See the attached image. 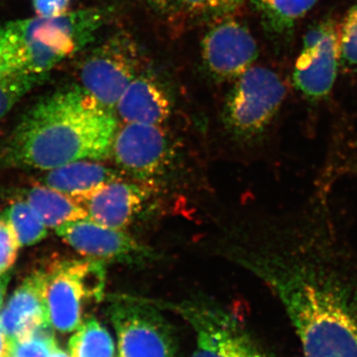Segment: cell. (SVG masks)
<instances>
[{
  "label": "cell",
  "instance_id": "obj_1",
  "mask_svg": "<svg viewBox=\"0 0 357 357\" xmlns=\"http://www.w3.org/2000/svg\"><path fill=\"white\" fill-rule=\"evenodd\" d=\"M278 296L304 357H357V289L314 263L280 256L239 258Z\"/></svg>",
  "mask_w": 357,
  "mask_h": 357
},
{
  "label": "cell",
  "instance_id": "obj_2",
  "mask_svg": "<svg viewBox=\"0 0 357 357\" xmlns=\"http://www.w3.org/2000/svg\"><path fill=\"white\" fill-rule=\"evenodd\" d=\"M116 130L112 110L81 86L62 89L26 112L0 158L6 165L46 171L79 160L107 159Z\"/></svg>",
  "mask_w": 357,
  "mask_h": 357
},
{
  "label": "cell",
  "instance_id": "obj_3",
  "mask_svg": "<svg viewBox=\"0 0 357 357\" xmlns=\"http://www.w3.org/2000/svg\"><path fill=\"white\" fill-rule=\"evenodd\" d=\"M105 20V11L89 8L11 21L0 26V56L18 72L48 75L95 40Z\"/></svg>",
  "mask_w": 357,
  "mask_h": 357
},
{
  "label": "cell",
  "instance_id": "obj_4",
  "mask_svg": "<svg viewBox=\"0 0 357 357\" xmlns=\"http://www.w3.org/2000/svg\"><path fill=\"white\" fill-rule=\"evenodd\" d=\"M47 316L54 330L75 332L82 325L84 302L102 299L105 264L100 260H64L44 270Z\"/></svg>",
  "mask_w": 357,
  "mask_h": 357
},
{
  "label": "cell",
  "instance_id": "obj_5",
  "mask_svg": "<svg viewBox=\"0 0 357 357\" xmlns=\"http://www.w3.org/2000/svg\"><path fill=\"white\" fill-rule=\"evenodd\" d=\"M286 95L287 88L277 73L252 66L230 89L222 109L223 123L238 139H253L273 121Z\"/></svg>",
  "mask_w": 357,
  "mask_h": 357
},
{
  "label": "cell",
  "instance_id": "obj_6",
  "mask_svg": "<svg viewBox=\"0 0 357 357\" xmlns=\"http://www.w3.org/2000/svg\"><path fill=\"white\" fill-rule=\"evenodd\" d=\"M139 68L137 44L128 33H117L84 59L79 67V86L112 110L129 84L139 75Z\"/></svg>",
  "mask_w": 357,
  "mask_h": 357
},
{
  "label": "cell",
  "instance_id": "obj_7",
  "mask_svg": "<svg viewBox=\"0 0 357 357\" xmlns=\"http://www.w3.org/2000/svg\"><path fill=\"white\" fill-rule=\"evenodd\" d=\"M340 68V24L324 17L310 26L293 72L295 88L312 102L325 100Z\"/></svg>",
  "mask_w": 357,
  "mask_h": 357
},
{
  "label": "cell",
  "instance_id": "obj_8",
  "mask_svg": "<svg viewBox=\"0 0 357 357\" xmlns=\"http://www.w3.org/2000/svg\"><path fill=\"white\" fill-rule=\"evenodd\" d=\"M119 340V357H174L170 326L153 307L135 301H119L109 307Z\"/></svg>",
  "mask_w": 357,
  "mask_h": 357
},
{
  "label": "cell",
  "instance_id": "obj_9",
  "mask_svg": "<svg viewBox=\"0 0 357 357\" xmlns=\"http://www.w3.org/2000/svg\"><path fill=\"white\" fill-rule=\"evenodd\" d=\"M172 143L159 124L126 123L115 132L112 157L123 172L142 182L166 172L173 160Z\"/></svg>",
  "mask_w": 357,
  "mask_h": 357
},
{
  "label": "cell",
  "instance_id": "obj_10",
  "mask_svg": "<svg viewBox=\"0 0 357 357\" xmlns=\"http://www.w3.org/2000/svg\"><path fill=\"white\" fill-rule=\"evenodd\" d=\"M178 310L196 332L192 357H266L229 312L195 304H183Z\"/></svg>",
  "mask_w": 357,
  "mask_h": 357
},
{
  "label": "cell",
  "instance_id": "obj_11",
  "mask_svg": "<svg viewBox=\"0 0 357 357\" xmlns=\"http://www.w3.org/2000/svg\"><path fill=\"white\" fill-rule=\"evenodd\" d=\"M56 231L70 248L91 259L143 264L156 256L152 248L123 230L105 227L89 218L65 223Z\"/></svg>",
  "mask_w": 357,
  "mask_h": 357
},
{
  "label": "cell",
  "instance_id": "obj_12",
  "mask_svg": "<svg viewBox=\"0 0 357 357\" xmlns=\"http://www.w3.org/2000/svg\"><path fill=\"white\" fill-rule=\"evenodd\" d=\"M202 57L208 74L218 81H236L258 57V46L248 26L223 18L211 26L202 41Z\"/></svg>",
  "mask_w": 357,
  "mask_h": 357
},
{
  "label": "cell",
  "instance_id": "obj_13",
  "mask_svg": "<svg viewBox=\"0 0 357 357\" xmlns=\"http://www.w3.org/2000/svg\"><path fill=\"white\" fill-rule=\"evenodd\" d=\"M151 190L143 184L115 178L83 198L76 199L93 222L126 229L141 215Z\"/></svg>",
  "mask_w": 357,
  "mask_h": 357
},
{
  "label": "cell",
  "instance_id": "obj_14",
  "mask_svg": "<svg viewBox=\"0 0 357 357\" xmlns=\"http://www.w3.org/2000/svg\"><path fill=\"white\" fill-rule=\"evenodd\" d=\"M44 270L33 272L14 291L0 311V331L11 340L29 335L49 323L44 297Z\"/></svg>",
  "mask_w": 357,
  "mask_h": 357
},
{
  "label": "cell",
  "instance_id": "obj_15",
  "mask_svg": "<svg viewBox=\"0 0 357 357\" xmlns=\"http://www.w3.org/2000/svg\"><path fill=\"white\" fill-rule=\"evenodd\" d=\"M119 117L126 123L159 124L172 114V100L153 77L138 75L116 103Z\"/></svg>",
  "mask_w": 357,
  "mask_h": 357
},
{
  "label": "cell",
  "instance_id": "obj_16",
  "mask_svg": "<svg viewBox=\"0 0 357 357\" xmlns=\"http://www.w3.org/2000/svg\"><path fill=\"white\" fill-rule=\"evenodd\" d=\"M112 169L93 162L79 160L48 170L43 183L47 187L74 199L83 198L119 178Z\"/></svg>",
  "mask_w": 357,
  "mask_h": 357
},
{
  "label": "cell",
  "instance_id": "obj_17",
  "mask_svg": "<svg viewBox=\"0 0 357 357\" xmlns=\"http://www.w3.org/2000/svg\"><path fill=\"white\" fill-rule=\"evenodd\" d=\"M261 24L270 38L287 42L296 26L316 6L318 0H253Z\"/></svg>",
  "mask_w": 357,
  "mask_h": 357
},
{
  "label": "cell",
  "instance_id": "obj_18",
  "mask_svg": "<svg viewBox=\"0 0 357 357\" xmlns=\"http://www.w3.org/2000/svg\"><path fill=\"white\" fill-rule=\"evenodd\" d=\"M24 201L50 229H56L65 223L88 218L76 199L45 185L30 188L25 192Z\"/></svg>",
  "mask_w": 357,
  "mask_h": 357
},
{
  "label": "cell",
  "instance_id": "obj_19",
  "mask_svg": "<svg viewBox=\"0 0 357 357\" xmlns=\"http://www.w3.org/2000/svg\"><path fill=\"white\" fill-rule=\"evenodd\" d=\"M0 218L13 230L20 248L34 245L48 234L47 225L24 199L10 204Z\"/></svg>",
  "mask_w": 357,
  "mask_h": 357
},
{
  "label": "cell",
  "instance_id": "obj_20",
  "mask_svg": "<svg viewBox=\"0 0 357 357\" xmlns=\"http://www.w3.org/2000/svg\"><path fill=\"white\" fill-rule=\"evenodd\" d=\"M72 357H114V344L109 331L96 319L82 323L70 337Z\"/></svg>",
  "mask_w": 357,
  "mask_h": 357
},
{
  "label": "cell",
  "instance_id": "obj_21",
  "mask_svg": "<svg viewBox=\"0 0 357 357\" xmlns=\"http://www.w3.org/2000/svg\"><path fill=\"white\" fill-rule=\"evenodd\" d=\"M48 75L17 72L0 58V121Z\"/></svg>",
  "mask_w": 357,
  "mask_h": 357
},
{
  "label": "cell",
  "instance_id": "obj_22",
  "mask_svg": "<svg viewBox=\"0 0 357 357\" xmlns=\"http://www.w3.org/2000/svg\"><path fill=\"white\" fill-rule=\"evenodd\" d=\"M50 324L37 326L29 335L13 340L9 357H49L57 347Z\"/></svg>",
  "mask_w": 357,
  "mask_h": 357
},
{
  "label": "cell",
  "instance_id": "obj_23",
  "mask_svg": "<svg viewBox=\"0 0 357 357\" xmlns=\"http://www.w3.org/2000/svg\"><path fill=\"white\" fill-rule=\"evenodd\" d=\"M340 67L357 69V2L340 23Z\"/></svg>",
  "mask_w": 357,
  "mask_h": 357
},
{
  "label": "cell",
  "instance_id": "obj_24",
  "mask_svg": "<svg viewBox=\"0 0 357 357\" xmlns=\"http://www.w3.org/2000/svg\"><path fill=\"white\" fill-rule=\"evenodd\" d=\"M244 0H178L183 10L199 17H220L236 13Z\"/></svg>",
  "mask_w": 357,
  "mask_h": 357
},
{
  "label": "cell",
  "instance_id": "obj_25",
  "mask_svg": "<svg viewBox=\"0 0 357 357\" xmlns=\"http://www.w3.org/2000/svg\"><path fill=\"white\" fill-rule=\"evenodd\" d=\"M20 248L13 230L0 218V275L7 273L13 266Z\"/></svg>",
  "mask_w": 357,
  "mask_h": 357
},
{
  "label": "cell",
  "instance_id": "obj_26",
  "mask_svg": "<svg viewBox=\"0 0 357 357\" xmlns=\"http://www.w3.org/2000/svg\"><path fill=\"white\" fill-rule=\"evenodd\" d=\"M70 0H33L37 16L57 17L67 13Z\"/></svg>",
  "mask_w": 357,
  "mask_h": 357
},
{
  "label": "cell",
  "instance_id": "obj_27",
  "mask_svg": "<svg viewBox=\"0 0 357 357\" xmlns=\"http://www.w3.org/2000/svg\"><path fill=\"white\" fill-rule=\"evenodd\" d=\"M160 11H169L178 4V0H146Z\"/></svg>",
  "mask_w": 357,
  "mask_h": 357
},
{
  "label": "cell",
  "instance_id": "obj_28",
  "mask_svg": "<svg viewBox=\"0 0 357 357\" xmlns=\"http://www.w3.org/2000/svg\"><path fill=\"white\" fill-rule=\"evenodd\" d=\"M13 340L0 331V357H9Z\"/></svg>",
  "mask_w": 357,
  "mask_h": 357
},
{
  "label": "cell",
  "instance_id": "obj_29",
  "mask_svg": "<svg viewBox=\"0 0 357 357\" xmlns=\"http://www.w3.org/2000/svg\"><path fill=\"white\" fill-rule=\"evenodd\" d=\"M8 274L0 275V310H1L2 305H3L4 297H6V288L9 282Z\"/></svg>",
  "mask_w": 357,
  "mask_h": 357
},
{
  "label": "cell",
  "instance_id": "obj_30",
  "mask_svg": "<svg viewBox=\"0 0 357 357\" xmlns=\"http://www.w3.org/2000/svg\"><path fill=\"white\" fill-rule=\"evenodd\" d=\"M49 357H70L68 356L67 352L63 351L62 349H59L56 347L54 351L51 352L50 356Z\"/></svg>",
  "mask_w": 357,
  "mask_h": 357
}]
</instances>
